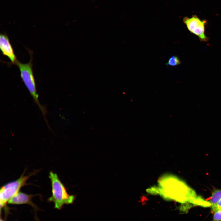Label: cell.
<instances>
[{"instance_id":"cell-1","label":"cell","mask_w":221,"mask_h":221,"mask_svg":"<svg viewBox=\"0 0 221 221\" xmlns=\"http://www.w3.org/2000/svg\"><path fill=\"white\" fill-rule=\"evenodd\" d=\"M159 191L164 196L181 203L189 202L199 205L202 198L183 181L172 176H164L159 181Z\"/></svg>"},{"instance_id":"cell-2","label":"cell","mask_w":221,"mask_h":221,"mask_svg":"<svg viewBox=\"0 0 221 221\" xmlns=\"http://www.w3.org/2000/svg\"><path fill=\"white\" fill-rule=\"evenodd\" d=\"M15 64L18 67L20 73V76L25 86L32 96L35 103L40 109L45 118L46 111L45 107L41 104L38 99L35 81L33 70L32 57L29 61L26 64H23L17 60Z\"/></svg>"},{"instance_id":"cell-3","label":"cell","mask_w":221,"mask_h":221,"mask_svg":"<svg viewBox=\"0 0 221 221\" xmlns=\"http://www.w3.org/2000/svg\"><path fill=\"white\" fill-rule=\"evenodd\" d=\"M49 177L51 181L52 195L48 200L53 202L55 208L60 209L64 204L72 203L75 196L68 193L57 174L51 171L49 173Z\"/></svg>"},{"instance_id":"cell-4","label":"cell","mask_w":221,"mask_h":221,"mask_svg":"<svg viewBox=\"0 0 221 221\" xmlns=\"http://www.w3.org/2000/svg\"><path fill=\"white\" fill-rule=\"evenodd\" d=\"M25 170L17 180L7 183L1 188V208L4 207L9 201L19 192L22 187L27 185V180L30 176L37 173V172H34L28 175H25Z\"/></svg>"},{"instance_id":"cell-5","label":"cell","mask_w":221,"mask_h":221,"mask_svg":"<svg viewBox=\"0 0 221 221\" xmlns=\"http://www.w3.org/2000/svg\"><path fill=\"white\" fill-rule=\"evenodd\" d=\"M183 20L188 30L197 36L201 41L207 42L208 40V38L205 33V25L207 22L206 20H201L196 15L191 17H184Z\"/></svg>"},{"instance_id":"cell-6","label":"cell","mask_w":221,"mask_h":221,"mask_svg":"<svg viewBox=\"0 0 221 221\" xmlns=\"http://www.w3.org/2000/svg\"><path fill=\"white\" fill-rule=\"evenodd\" d=\"M0 49L3 55L7 57L12 64H15L17 60L16 57L9 37L6 34H0Z\"/></svg>"},{"instance_id":"cell-7","label":"cell","mask_w":221,"mask_h":221,"mask_svg":"<svg viewBox=\"0 0 221 221\" xmlns=\"http://www.w3.org/2000/svg\"><path fill=\"white\" fill-rule=\"evenodd\" d=\"M35 195L27 194L19 191L8 202V203L13 204H28L34 208L37 207L32 201V198Z\"/></svg>"},{"instance_id":"cell-8","label":"cell","mask_w":221,"mask_h":221,"mask_svg":"<svg viewBox=\"0 0 221 221\" xmlns=\"http://www.w3.org/2000/svg\"><path fill=\"white\" fill-rule=\"evenodd\" d=\"M221 200V190L215 189L212 193L209 202L211 205Z\"/></svg>"},{"instance_id":"cell-9","label":"cell","mask_w":221,"mask_h":221,"mask_svg":"<svg viewBox=\"0 0 221 221\" xmlns=\"http://www.w3.org/2000/svg\"><path fill=\"white\" fill-rule=\"evenodd\" d=\"M181 64V62L179 58L176 56H171L166 63L167 66H176Z\"/></svg>"},{"instance_id":"cell-10","label":"cell","mask_w":221,"mask_h":221,"mask_svg":"<svg viewBox=\"0 0 221 221\" xmlns=\"http://www.w3.org/2000/svg\"><path fill=\"white\" fill-rule=\"evenodd\" d=\"M221 210V200L216 204L211 206V212L214 213L215 211Z\"/></svg>"},{"instance_id":"cell-11","label":"cell","mask_w":221,"mask_h":221,"mask_svg":"<svg viewBox=\"0 0 221 221\" xmlns=\"http://www.w3.org/2000/svg\"><path fill=\"white\" fill-rule=\"evenodd\" d=\"M212 221H221V210L216 211L214 213Z\"/></svg>"},{"instance_id":"cell-12","label":"cell","mask_w":221,"mask_h":221,"mask_svg":"<svg viewBox=\"0 0 221 221\" xmlns=\"http://www.w3.org/2000/svg\"><path fill=\"white\" fill-rule=\"evenodd\" d=\"M0 221H3L1 219Z\"/></svg>"}]
</instances>
